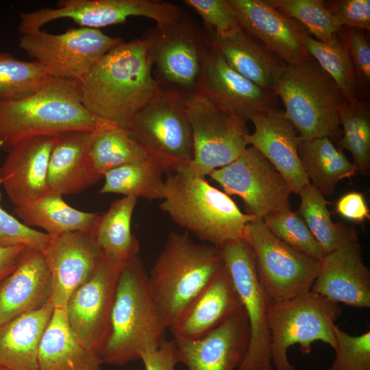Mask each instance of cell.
I'll return each instance as SVG.
<instances>
[{"instance_id": "cell-1", "label": "cell", "mask_w": 370, "mask_h": 370, "mask_svg": "<svg viewBox=\"0 0 370 370\" xmlns=\"http://www.w3.org/2000/svg\"><path fill=\"white\" fill-rule=\"evenodd\" d=\"M161 88L153 74L147 37L123 41L101 58L78 82L85 108L125 129Z\"/></svg>"}, {"instance_id": "cell-2", "label": "cell", "mask_w": 370, "mask_h": 370, "mask_svg": "<svg viewBox=\"0 0 370 370\" xmlns=\"http://www.w3.org/2000/svg\"><path fill=\"white\" fill-rule=\"evenodd\" d=\"M166 329L137 255L124 263L118 278L103 363L120 366L140 359L166 341Z\"/></svg>"}, {"instance_id": "cell-3", "label": "cell", "mask_w": 370, "mask_h": 370, "mask_svg": "<svg viewBox=\"0 0 370 370\" xmlns=\"http://www.w3.org/2000/svg\"><path fill=\"white\" fill-rule=\"evenodd\" d=\"M116 125L88 111L81 102L78 82L53 77L27 97L0 100V149L33 137L70 131H96ZM117 126V125H116Z\"/></svg>"}, {"instance_id": "cell-4", "label": "cell", "mask_w": 370, "mask_h": 370, "mask_svg": "<svg viewBox=\"0 0 370 370\" xmlns=\"http://www.w3.org/2000/svg\"><path fill=\"white\" fill-rule=\"evenodd\" d=\"M224 266L221 250L172 232L148 273L149 287L167 328L182 316Z\"/></svg>"}, {"instance_id": "cell-5", "label": "cell", "mask_w": 370, "mask_h": 370, "mask_svg": "<svg viewBox=\"0 0 370 370\" xmlns=\"http://www.w3.org/2000/svg\"><path fill=\"white\" fill-rule=\"evenodd\" d=\"M160 208L178 225L218 248L243 238L246 224L257 219L242 212L227 194L204 177L182 171L164 180Z\"/></svg>"}, {"instance_id": "cell-6", "label": "cell", "mask_w": 370, "mask_h": 370, "mask_svg": "<svg viewBox=\"0 0 370 370\" xmlns=\"http://www.w3.org/2000/svg\"><path fill=\"white\" fill-rule=\"evenodd\" d=\"M274 91L285 108L284 116L301 140L340 139V114L346 101L334 81L313 58L286 64Z\"/></svg>"}, {"instance_id": "cell-7", "label": "cell", "mask_w": 370, "mask_h": 370, "mask_svg": "<svg viewBox=\"0 0 370 370\" xmlns=\"http://www.w3.org/2000/svg\"><path fill=\"white\" fill-rule=\"evenodd\" d=\"M342 308L312 291L279 302H271L268 312L271 334V365L275 370H295L287 352L298 344L302 354H308L312 343L321 341L336 347L335 321Z\"/></svg>"}, {"instance_id": "cell-8", "label": "cell", "mask_w": 370, "mask_h": 370, "mask_svg": "<svg viewBox=\"0 0 370 370\" xmlns=\"http://www.w3.org/2000/svg\"><path fill=\"white\" fill-rule=\"evenodd\" d=\"M126 130L164 171L176 172L193 159V135L184 92L177 89L162 86Z\"/></svg>"}, {"instance_id": "cell-9", "label": "cell", "mask_w": 370, "mask_h": 370, "mask_svg": "<svg viewBox=\"0 0 370 370\" xmlns=\"http://www.w3.org/2000/svg\"><path fill=\"white\" fill-rule=\"evenodd\" d=\"M243 238L253 252L258 280L271 302L311 291L320 260L280 241L260 219L246 224Z\"/></svg>"}, {"instance_id": "cell-10", "label": "cell", "mask_w": 370, "mask_h": 370, "mask_svg": "<svg viewBox=\"0 0 370 370\" xmlns=\"http://www.w3.org/2000/svg\"><path fill=\"white\" fill-rule=\"evenodd\" d=\"M184 106L192 130L193 157L176 172L205 177L231 163L247 147L246 123L224 114L199 92L184 93Z\"/></svg>"}, {"instance_id": "cell-11", "label": "cell", "mask_w": 370, "mask_h": 370, "mask_svg": "<svg viewBox=\"0 0 370 370\" xmlns=\"http://www.w3.org/2000/svg\"><path fill=\"white\" fill-rule=\"evenodd\" d=\"M132 16H143L163 27L182 18L180 8L157 0H60L54 8H42L20 14L21 34L40 30L47 23L70 18L82 27L97 29L125 23Z\"/></svg>"}, {"instance_id": "cell-12", "label": "cell", "mask_w": 370, "mask_h": 370, "mask_svg": "<svg viewBox=\"0 0 370 370\" xmlns=\"http://www.w3.org/2000/svg\"><path fill=\"white\" fill-rule=\"evenodd\" d=\"M123 42L99 29L80 27L58 34L41 30L23 34L18 46L53 77L79 82L101 58Z\"/></svg>"}, {"instance_id": "cell-13", "label": "cell", "mask_w": 370, "mask_h": 370, "mask_svg": "<svg viewBox=\"0 0 370 370\" xmlns=\"http://www.w3.org/2000/svg\"><path fill=\"white\" fill-rule=\"evenodd\" d=\"M219 249L249 327L247 352L237 370H272L271 338L268 325L271 301L258 280L253 252L243 238L231 241Z\"/></svg>"}, {"instance_id": "cell-14", "label": "cell", "mask_w": 370, "mask_h": 370, "mask_svg": "<svg viewBox=\"0 0 370 370\" xmlns=\"http://www.w3.org/2000/svg\"><path fill=\"white\" fill-rule=\"evenodd\" d=\"M228 195L243 200L245 213L263 220L267 216L291 209L292 193L288 183L256 149L247 147L229 164L208 175Z\"/></svg>"}, {"instance_id": "cell-15", "label": "cell", "mask_w": 370, "mask_h": 370, "mask_svg": "<svg viewBox=\"0 0 370 370\" xmlns=\"http://www.w3.org/2000/svg\"><path fill=\"white\" fill-rule=\"evenodd\" d=\"M123 264L104 256L94 274L71 294L65 307L68 323L76 338L101 358L110 332L116 282Z\"/></svg>"}, {"instance_id": "cell-16", "label": "cell", "mask_w": 370, "mask_h": 370, "mask_svg": "<svg viewBox=\"0 0 370 370\" xmlns=\"http://www.w3.org/2000/svg\"><path fill=\"white\" fill-rule=\"evenodd\" d=\"M197 92L224 114L246 124L253 117L277 108L274 91L261 88L233 70L206 40Z\"/></svg>"}, {"instance_id": "cell-17", "label": "cell", "mask_w": 370, "mask_h": 370, "mask_svg": "<svg viewBox=\"0 0 370 370\" xmlns=\"http://www.w3.org/2000/svg\"><path fill=\"white\" fill-rule=\"evenodd\" d=\"M147 38L153 76L161 86L184 93L197 91L204 33L182 17L167 26L156 27Z\"/></svg>"}, {"instance_id": "cell-18", "label": "cell", "mask_w": 370, "mask_h": 370, "mask_svg": "<svg viewBox=\"0 0 370 370\" xmlns=\"http://www.w3.org/2000/svg\"><path fill=\"white\" fill-rule=\"evenodd\" d=\"M42 252L51 278V303L62 309L71 294L94 274L104 256L93 234L80 231L51 236Z\"/></svg>"}, {"instance_id": "cell-19", "label": "cell", "mask_w": 370, "mask_h": 370, "mask_svg": "<svg viewBox=\"0 0 370 370\" xmlns=\"http://www.w3.org/2000/svg\"><path fill=\"white\" fill-rule=\"evenodd\" d=\"M241 29L286 64L309 60L304 38L307 29L265 0H227Z\"/></svg>"}, {"instance_id": "cell-20", "label": "cell", "mask_w": 370, "mask_h": 370, "mask_svg": "<svg viewBox=\"0 0 370 370\" xmlns=\"http://www.w3.org/2000/svg\"><path fill=\"white\" fill-rule=\"evenodd\" d=\"M173 339L178 362L188 370H237L249 346L247 317L243 307L201 337Z\"/></svg>"}, {"instance_id": "cell-21", "label": "cell", "mask_w": 370, "mask_h": 370, "mask_svg": "<svg viewBox=\"0 0 370 370\" xmlns=\"http://www.w3.org/2000/svg\"><path fill=\"white\" fill-rule=\"evenodd\" d=\"M55 138L56 135L27 138L8 150L0 165V186L14 208L48 193V168Z\"/></svg>"}, {"instance_id": "cell-22", "label": "cell", "mask_w": 370, "mask_h": 370, "mask_svg": "<svg viewBox=\"0 0 370 370\" xmlns=\"http://www.w3.org/2000/svg\"><path fill=\"white\" fill-rule=\"evenodd\" d=\"M250 121L254 131L245 134L247 146L260 152L284 178L292 193L299 194L310 182L300 161L301 138L296 129L277 108Z\"/></svg>"}, {"instance_id": "cell-23", "label": "cell", "mask_w": 370, "mask_h": 370, "mask_svg": "<svg viewBox=\"0 0 370 370\" xmlns=\"http://www.w3.org/2000/svg\"><path fill=\"white\" fill-rule=\"evenodd\" d=\"M311 291L337 304L370 307V271L358 242L324 256Z\"/></svg>"}, {"instance_id": "cell-24", "label": "cell", "mask_w": 370, "mask_h": 370, "mask_svg": "<svg viewBox=\"0 0 370 370\" xmlns=\"http://www.w3.org/2000/svg\"><path fill=\"white\" fill-rule=\"evenodd\" d=\"M51 278L43 253L25 247L0 283V325L51 302Z\"/></svg>"}, {"instance_id": "cell-25", "label": "cell", "mask_w": 370, "mask_h": 370, "mask_svg": "<svg viewBox=\"0 0 370 370\" xmlns=\"http://www.w3.org/2000/svg\"><path fill=\"white\" fill-rule=\"evenodd\" d=\"M97 131H70L56 135L49 162L48 193L62 196L77 194L103 178L90 157Z\"/></svg>"}, {"instance_id": "cell-26", "label": "cell", "mask_w": 370, "mask_h": 370, "mask_svg": "<svg viewBox=\"0 0 370 370\" xmlns=\"http://www.w3.org/2000/svg\"><path fill=\"white\" fill-rule=\"evenodd\" d=\"M242 308L240 297L224 264L169 330L173 338H197Z\"/></svg>"}, {"instance_id": "cell-27", "label": "cell", "mask_w": 370, "mask_h": 370, "mask_svg": "<svg viewBox=\"0 0 370 370\" xmlns=\"http://www.w3.org/2000/svg\"><path fill=\"white\" fill-rule=\"evenodd\" d=\"M204 33L208 45L233 70L261 88L274 91L286 64L276 55L241 28L223 36Z\"/></svg>"}, {"instance_id": "cell-28", "label": "cell", "mask_w": 370, "mask_h": 370, "mask_svg": "<svg viewBox=\"0 0 370 370\" xmlns=\"http://www.w3.org/2000/svg\"><path fill=\"white\" fill-rule=\"evenodd\" d=\"M54 307H43L0 325V367L9 370H38V354Z\"/></svg>"}, {"instance_id": "cell-29", "label": "cell", "mask_w": 370, "mask_h": 370, "mask_svg": "<svg viewBox=\"0 0 370 370\" xmlns=\"http://www.w3.org/2000/svg\"><path fill=\"white\" fill-rule=\"evenodd\" d=\"M102 364L101 358L76 338L65 309L54 308L40 343L38 370H101Z\"/></svg>"}, {"instance_id": "cell-30", "label": "cell", "mask_w": 370, "mask_h": 370, "mask_svg": "<svg viewBox=\"0 0 370 370\" xmlns=\"http://www.w3.org/2000/svg\"><path fill=\"white\" fill-rule=\"evenodd\" d=\"M14 211L23 224L29 227H41L50 236L76 231L93 234L101 214L77 210L68 205L62 195L52 193L14 208Z\"/></svg>"}, {"instance_id": "cell-31", "label": "cell", "mask_w": 370, "mask_h": 370, "mask_svg": "<svg viewBox=\"0 0 370 370\" xmlns=\"http://www.w3.org/2000/svg\"><path fill=\"white\" fill-rule=\"evenodd\" d=\"M298 152L309 180L323 195L332 196L340 180L357 172L354 164L328 137L301 140Z\"/></svg>"}, {"instance_id": "cell-32", "label": "cell", "mask_w": 370, "mask_h": 370, "mask_svg": "<svg viewBox=\"0 0 370 370\" xmlns=\"http://www.w3.org/2000/svg\"><path fill=\"white\" fill-rule=\"evenodd\" d=\"M137 199L123 197L115 199L101 214L93 236L107 258L125 263L138 255L140 245L131 230L132 218Z\"/></svg>"}, {"instance_id": "cell-33", "label": "cell", "mask_w": 370, "mask_h": 370, "mask_svg": "<svg viewBox=\"0 0 370 370\" xmlns=\"http://www.w3.org/2000/svg\"><path fill=\"white\" fill-rule=\"evenodd\" d=\"M299 195L300 205L297 212L325 255L358 242L357 232L354 227L332 221L327 208L328 202L311 183L305 186Z\"/></svg>"}, {"instance_id": "cell-34", "label": "cell", "mask_w": 370, "mask_h": 370, "mask_svg": "<svg viewBox=\"0 0 370 370\" xmlns=\"http://www.w3.org/2000/svg\"><path fill=\"white\" fill-rule=\"evenodd\" d=\"M304 42L310 57L336 84L346 103L355 105L362 101L354 68L339 32L323 42L308 34Z\"/></svg>"}, {"instance_id": "cell-35", "label": "cell", "mask_w": 370, "mask_h": 370, "mask_svg": "<svg viewBox=\"0 0 370 370\" xmlns=\"http://www.w3.org/2000/svg\"><path fill=\"white\" fill-rule=\"evenodd\" d=\"M163 172L161 166L151 160L122 165L104 175L99 193H118L149 201L162 199Z\"/></svg>"}, {"instance_id": "cell-36", "label": "cell", "mask_w": 370, "mask_h": 370, "mask_svg": "<svg viewBox=\"0 0 370 370\" xmlns=\"http://www.w3.org/2000/svg\"><path fill=\"white\" fill-rule=\"evenodd\" d=\"M90 157L103 177L108 171L122 165L153 161L126 129L116 125L97 132L90 149Z\"/></svg>"}, {"instance_id": "cell-37", "label": "cell", "mask_w": 370, "mask_h": 370, "mask_svg": "<svg viewBox=\"0 0 370 370\" xmlns=\"http://www.w3.org/2000/svg\"><path fill=\"white\" fill-rule=\"evenodd\" d=\"M53 78L38 61L20 60L0 51V100H18L31 96Z\"/></svg>"}, {"instance_id": "cell-38", "label": "cell", "mask_w": 370, "mask_h": 370, "mask_svg": "<svg viewBox=\"0 0 370 370\" xmlns=\"http://www.w3.org/2000/svg\"><path fill=\"white\" fill-rule=\"evenodd\" d=\"M342 135L340 146L350 152L357 171L362 175L370 172V113L367 104L345 103L340 114Z\"/></svg>"}, {"instance_id": "cell-39", "label": "cell", "mask_w": 370, "mask_h": 370, "mask_svg": "<svg viewBox=\"0 0 370 370\" xmlns=\"http://www.w3.org/2000/svg\"><path fill=\"white\" fill-rule=\"evenodd\" d=\"M279 12L302 25L310 36L326 41L343 27L322 0H265Z\"/></svg>"}, {"instance_id": "cell-40", "label": "cell", "mask_w": 370, "mask_h": 370, "mask_svg": "<svg viewBox=\"0 0 370 370\" xmlns=\"http://www.w3.org/2000/svg\"><path fill=\"white\" fill-rule=\"evenodd\" d=\"M262 221L275 236L293 249L320 261L325 256L298 212L283 210L267 216Z\"/></svg>"}, {"instance_id": "cell-41", "label": "cell", "mask_w": 370, "mask_h": 370, "mask_svg": "<svg viewBox=\"0 0 370 370\" xmlns=\"http://www.w3.org/2000/svg\"><path fill=\"white\" fill-rule=\"evenodd\" d=\"M335 358L328 370H370V331L353 336L334 326Z\"/></svg>"}, {"instance_id": "cell-42", "label": "cell", "mask_w": 370, "mask_h": 370, "mask_svg": "<svg viewBox=\"0 0 370 370\" xmlns=\"http://www.w3.org/2000/svg\"><path fill=\"white\" fill-rule=\"evenodd\" d=\"M184 3L201 17L206 33L223 36L241 28L227 0H184Z\"/></svg>"}, {"instance_id": "cell-43", "label": "cell", "mask_w": 370, "mask_h": 370, "mask_svg": "<svg viewBox=\"0 0 370 370\" xmlns=\"http://www.w3.org/2000/svg\"><path fill=\"white\" fill-rule=\"evenodd\" d=\"M50 239V235L25 225L0 205V247L23 245L42 251Z\"/></svg>"}, {"instance_id": "cell-44", "label": "cell", "mask_w": 370, "mask_h": 370, "mask_svg": "<svg viewBox=\"0 0 370 370\" xmlns=\"http://www.w3.org/2000/svg\"><path fill=\"white\" fill-rule=\"evenodd\" d=\"M339 34L348 49L358 82L360 97L370 84V45L365 31L346 27Z\"/></svg>"}, {"instance_id": "cell-45", "label": "cell", "mask_w": 370, "mask_h": 370, "mask_svg": "<svg viewBox=\"0 0 370 370\" xmlns=\"http://www.w3.org/2000/svg\"><path fill=\"white\" fill-rule=\"evenodd\" d=\"M325 5L343 27L370 30V0H336Z\"/></svg>"}, {"instance_id": "cell-46", "label": "cell", "mask_w": 370, "mask_h": 370, "mask_svg": "<svg viewBox=\"0 0 370 370\" xmlns=\"http://www.w3.org/2000/svg\"><path fill=\"white\" fill-rule=\"evenodd\" d=\"M335 212L343 218L362 223L370 217V211L362 193L351 191L344 194L336 204Z\"/></svg>"}, {"instance_id": "cell-47", "label": "cell", "mask_w": 370, "mask_h": 370, "mask_svg": "<svg viewBox=\"0 0 370 370\" xmlns=\"http://www.w3.org/2000/svg\"><path fill=\"white\" fill-rule=\"evenodd\" d=\"M145 370H175L179 362L174 339L165 341L158 349L140 356Z\"/></svg>"}, {"instance_id": "cell-48", "label": "cell", "mask_w": 370, "mask_h": 370, "mask_svg": "<svg viewBox=\"0 0 370 370\" xmlns=\"http://www.w3.org/2000/svg\"><path fill=\"white\" fill-rule=\"evenodd\" d=\"M25 247L23 245L0 247V283L15 269Z\"/></svg>"}, {"instance_id": "cell-49", "label": "cell", "mask_w": 370, "mask_h": 370, "mask_svg": "<svg viewBox=\"0 0 370 370\" xmlns=\"http://www.w3.org/2000/svg\"><path fill=\"white\" fill-rule=\"evenodd\" d=\"M0 370H9V369L0 367Z\"/></svg>"}]
</instances>
